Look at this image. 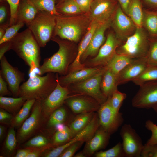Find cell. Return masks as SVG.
<instances>
[{
  "mask_svg": "<svg viewBox=\"0 0 157 157\" xmlns=\"http://www.w3.org/2000/svg\"><path fill=\"white\" fill-rule=\"evenodd\" d=\"M126 97V94L119 91L115 90L111 97H109L112 107L117 113H119L120 109L123 101Z\"/></svg>",
  "mask_w": 157,
  "mask_h": 157,
  "instance_id": "cell-41",
  "label": "cell"
},
{
  "mask_svg": "<svg viewBox=\"0 0 157 157\" xmlns=\"http://www.w3.org/2000/svg\"><path fill=\"white\" fill-rule=\"evenodd\" d=\"M82 12H90L93 0H74Z\"/></svg>",
  "mask_w": 157,
  "mask_h": 157,
  "instance_id": "cell-49",
  "label": "cell"
},
{
  "mask_svg": "<svg viewBox=\"0 0 157 157\" xmlns=\"http://www.w3.org/2000/svg\"><path fill=\"white\" fill-rule=\"evenodd\" d=\"M104 67H88L58 76L59 84L62 86L68 87L72 84L85 80L100 72Z\"/></svg>",
  "mask_w": 157,
  "mask_h": 157,
  "instance_id": "cell-20",
  "label": "cell"
},
{
  "mask_svg": "<svg viewBox=\"0 0 157 157\" xmlns=\"http://www.w3.org/2000/svg\"><path fill=\"white\" fill-rule=\"evenodd\" d=\"M121 44V40L113 34L110 33L107 35L104 44L94 58L90 59L86 64L89 67L106 66L116 53V50Z\"/></svg>",
  "mask_w": 157,
  "mask_h": 157,
  "instance_id": "cell-12",
  "label": "cell"
},
{
  "mask_svg": "<svg viewBox=\"0 0 157 157\" xmlns=\"http://www.w3.org/2000/svg\"><path fill=\"white\" fill-rule=\"evenodd\" d=\"M97 112L99 127L111 135L117 131L123 122L122 114L114 111L110 105L109 97L101 105Z\"/></svg>",
  "mask_w": 157,
  "mask_h": 157,
  "instance_id": "cell-11",
  "label": "cell"
},
{
  "mask_svg": "<svg viewBox=\"0 0 157 157\" xmlns=\"http://www.w3.org/2000/svg\"><path fill=\"white\" fill-rule=\"evenodd\" d=\"M148 67H157V38H151L146 56Z\"/></svg>",
  "mask_w": 157,
  "mask_h": 157,
  "instance_id": "cell-40",
  "label": "cell"
},
{
  "mask_svg": "<svg viewBox=\"0 0 157 157\" xmlns=\"http://www.w3.org/2000/svg\"><path fill=\"white\" fill-rule=\"evenodd\" d=\"M51 148L50 147H44L37 149L32 150L27 156L26 157H38L42 156L46 150Z\"/></svg>",
  "mask_w": 157,
  "mask_h": 157,
  "instance_id": "cell-51",
  "label": "cell"
},
{
  "mask_svg": "<svg viewBox=\"0 0 157 157\" xmlns=\"http://www.w3.org/2000/svg\"><path fill=\"white\" fill-rule=\"evenodd\" d=\"M87 22L83 17L56 16L54 35L62 39L76 42L86 28Z\"/></svg>",
  "mask_w": 157,
  "mask_h": 157,
  "instance_id": "cell-4",
  "label": "cell"
},
{
  "mask_svg": "<svg viewBox=\"0 0 157 157\" xmlns=\"http://www.w3.org/2000/svg\"><path fill=\"white\" fill-rule=\"evenodd\" d=\"M32 150L26 148L19 149L17 151L15 156V157H26L28 154L30 153Z\"/></svg>",
  "mask_w": 157,
  "mask_h": 157,
  "instance_id": "cell-54",
  "label": "cell"
},
{
  "mask_svg": "<svg viewBox=\"0 0 157 157\" xmlns=\"http://www.w3.org/2000/svg\"><path fill=\"white\" fill-rule=\"evenodd\" d=\"M141 157H157V144L152 145H144Z\"/></svg>",
  "mask_w": 157,
  "mask_h": 157,
  "instance_id": "cell-47",
  "label": "cell"
},
{
  "mask_svg": "<svg viewBox=\"0 0 157 157\" xmlns=\"http://www.w3.org/2000/svg\"><path fill=\"white\" fill-rule=\"evenodd\" d=\"M117 5L112 23L117 38L120 40H126L135 32L137 26L129 16Z\"/></svg>",
  "mask_w": 157,
  "mask_h": 157,
  "instance_id": "cell-16",
  "label": "cell"
},
{
  "mask_svg": "<svg viewBox=\"0 0 157 157\" xmlns=\"http://www.w3.org/2000/svg\"></svg>",
  "mask_w": 157,
  "mask_h": 157,
  "instance_id": "cell-62",
  "label": "cell"
},
{
  "mask_svg": "<svg viewBox=\"0 0 157 157\" xmlns=\"http://www.w3.org/2000/svg\"><path fill=\"white\" fill-rule=\"evenodd\" d=\"M104 67L99 73L90 78L82 82L72 85V92L76 94L85 95L95 99L101 105L107 100L101 89L103 74L105 70Z\"/></svg>",
  "mask_w": 157,
  "mask_h": 157,
  "instance_id": "cell-8",
  "label": "cell"
},
{
  "mask_svg": "<svg viewBox=\"0 0 157 157\" xmlns=\"http://www.w3.org/2000/svg\"><path fill=\"white\" fill-rule=\"evenodd\" d=\"M23 23H19L9 26L3 37L0 39V44L11 40L18 33L19 30L24 25Z\"/></svg>",
  "mask_w": 157,
  "mask_h": 157,
  "instance_id": "cell-42",
  "label": "cell"
},
{
  "mask_svg": "<svg viewBox=\"0 0 157 157\" xmlns=\"http://www.w3.org/2000/svg\"><path fill=\"white\" fill-rule=\"evenodd\" d=\"M154 111L157 114V106L152 108Z\"/></svg>",
  "mask_w": 157,
  "mask_h": 157,
  "instance_id": "cell-59",
  "label": "cell"
},
{
  "mask_svg": "<svg viewBox=\"0 0 157 157\" xmlns=\"http://www.w3.org/2000/svg\"><path fill=\"white\" fill-rule=\"evenodd\" d=\"M51 39L58 44L59 49L52 56L44 60L37 74L42 75L51 72H56L62 76L65 75L75 58L71 56L70 46L65 42L58 36L52 37Z\"/></svg>",
  "mask_w": 157,
  "mask_h": 157,
  "instance_id": "cell-3",
  "label": "cell"
},
{
  "mask_svg": "<svg viewBox=\"0 0 157 157\" xmlns=\"http://www.w3.org/2000/svg\"><path fill=\"white\" fill-rule=\"evenodd\" d=\"M0 59L4 56L6 52L11 49L10 40L0 44Z\"/></svg>",
  "mask_w": 157,
  "mask_h": 157,
  "instance_id": "cell-52",
  "label": "cell"
},
{
  "mask_svg": "<svg viewBox=\"0 0 157 157\" xmlns=\"http://www.w3.org/2000/svg\"><path fill=\"white\" fill-rule=\"evenodd\" d=\"M84 142L83 141H78L72 144L63 151L59 157H72L74 156L76 152L81 146Z\"/></svg>",
  "mask_w": 157,
  "mask_h": 157,
  "instance_id": "cell-46",
  "label": "cell"
},
{
  "mask_svg": "<svg viewBox=\"0 0 157 157\" xmlns=\"http://www.w3.org/2000/svg\"><path fill=\"white\" fill-rule=\"evenodd\" d=\"M75 157H86L83 151L80 152L74 156Z\"/></svg>",
  "mask_w": 157,
  "mask_h": 157,
  "instance_id": "cell-58",
  "label": "cell"
},
{
  "mask_svg": "<svg viewBox=\"0 0 157 157\" xmlns=\"http://www.w3.org/2000/svg\"><path fill=\"white\" fill-rule=\"evenodd\" d=\"M56 76V87L46 98L41 101L42 113L45 122L47 121L53 112L62 106L71 93L69 88L63 86L59 84L58 73Z\"/></svg>",
  "mask_w": 157,
  "mask_h": 157,
  "instance_id": "cell-9",
  "label": "cell"
},
{
  "mask_svg": "<svg viewBox=\"0 0 157 157\" xmlns=\"http://www.w3.org/2000/svg\"><path fill=\"white\" fill-rule=\"evenodd\" d=\"M72 138V136L68 126H65L62 129L57 130L52 139L53 147L66 143Z\"/></svg>",
  "mask_w": 157,
  "mask_h": 157,
  "instance_id": "cell-35",
  "label": "cell"
},
{
  "mask_svg": "<svg viewBox=\"0 0 157 157\" xmlns=\"http://www.w3.org/2000/svg\"><path fill=\"white\" fill-rule=\"evenodd\" d=\"M147 67L146 57L134 59L117 76V86L133 81L140 76Z\"/></svg>",
  "mask_w": 157,
  "mask_h": 157,
  "instance_id": "cell-18",
  "label": "cell"
},
{
  "mask_svg": "<svg viewBox=\"0 0 157 157\" xmlns=\"http://www.w3.org/2000/svg\"><path fill=\"white\" fill-rule=\"evenodd\" d=\"M0 60V74L7 83L13 96L19 97L20 84L25 81V74L10 64L4 55Z\"/></svg>",
  "mask_w": 157,
  "mask_h": 157,
  "instance_id": "cell-14",
  "label": "cell"
},
{
  "mask_svg": "<svg viewBox=\"0 0 157 157\" xmlns=\"http://www.w3.org/2000/svg\"><path fill=\"white\" fill-rule=\"evenodd\" d=\"M57 11L61 15L76 14L82 12L74 0H65L56 5Z\"/></svg>",
  "mask_w": 157,
  "mask_h": 157,
  "instance_id": "cell-34",
  "label": "cell"
},
{
  "mask_svg": "<svg viewBox=\"0 0 157 157\" xmlns=\"http://www.w3.org/2000/svg\"><path fill=\"white\" fill-rule=\"evenodd\" d=\"M150 42V39L142 28L137 27L135 33L117 47L116 53L133 59L146 57Z\"/></svg>",
  "mask_w": 157,
  "mask_h": 157,
  "instance_id": "cell-6",
  "label": "cell"
},
{
  "mask_svg": "<svg viewBox=\"0 0 157 157\" xmlns=\"http://www.w3.org/2000/svg\"><path fill=\"white\" fill-rule=\"evenodd\" d=\"M140 87L132 99V106L149 109L157 106V81L147 82Z\"/></svg>",
  "mask_w": 157,
  "mask_h": 157,
  "instance_id": "cell-13",
  "label": "cell"
},
{
  "mask_svg": "<svg viewBox=\"0 0 157 157\" xmlns=\"http://www.w3.org/2000/svg\"><path fill=\"white\" fill-rule=\"evenodd\" d=\"M0 1H5V0H0Z\"/></svg>",
  "mask_w": 157,
  "mask_h": 157,
  "instance_id": "cell-61",
  "label": "cell"
},
{
  "mask_svg": "<svg viewBox=\"0 0 157 157\" xmlns=\"http://www.w3.org/2000/svg\"><path fill=\"white\" fill-rule=\"evenodd\" d=\"M111 20L101 24L95 31L87 47L82 55L80 62L82 64L88 57L96 56L105 41L104 33L110 26Z\"/></svg>",
  "mask_w": 157,
  "mask_h": 157,
  "instance_id": "cell-19",
  "label": "cell"
},
{
  "mask_svg": "<svg viewBox=\"0 0 157 157\" xmlns=\"http://www.w3.org/2000/svg\"><path fill=\"white\" fill-rule=\"evenodd\" d=\"M38 10L45 11L58 16L61 15L56 10V0H29Z\"/></svg>",
  "mask_w": 157,
  "mask_h": 157,
  "instance_id": "cell-36",
  "label": "cell"
},
{
  "mask_svg": "<svg viewBox=\"0 0 157 157\" xmlns=\"http://www.w3.org/2000/svg\"><path fill=\"white\" fill-rule=\"evenodd\" d=\"M9 26L7 25H0V39L3 36L6 29Z\"/></svg>",
  "mask_w": 157,
  "mask_h": 157,
  "instance_id": "cell-56",
  "label": "cell"
},
{
  "mask_svg": "<svg viewBox=\"0 0 157 157\" xmlns=\"http://www.w3.org/2000/svg\"><path fill=\"white\" fill-rule=\"evenodd\" d=\"M15 128L10 126L7 133L4 145V151L7 156L12 154L18 143Z\"/></svg>",
  "mask_w": 157,
  "mask_h": 157,
  "instance_id": "cell-38",
  "label": "cell"
},
{
  "mask_svg": "<svg viewBox=\"0 0 157 157\" xmlns=\"http://www.w3.org/2000/svg\"><path fill=\"white\" fill-rule=\"evenodd\" d=\"M44 122L41 101L36 100L30 115L18 129L16 134L18 143H23L29 140L39 130Z\"/></svg>",
  "mask_w": 157,
  "mask_h": 157,
  "instance_id": "cell-7",
  "label": "cell"
},
{
  "mask_svg": "<svg viewBox=\"0 0 157 157\" xmlns=\"http://www.w3.org/2000/svg\"><path fill=\"white\" fill-rule=\"evenodd\" d=\"M117 76L106 67L101 83V89L104 94L108 98L117 89Z\"/></svg>",
  "mask_w": 157,
  "mask_h": 157,
  "instance_id": "cell-25",
  "label": "cell"
},
{
  "mask_svg": "<svg viewBox=\"0 0 157 157\" xmlns=\"http://www.w3.org/2000/svg\"><path fill=\"white\" fill-rule=\"evenodd\" d=\"M27 100L21 97H11L0 96V108L15 115Z\"/></svg>",
  "mask_w": 157,
  "mask_h": 157,
  "instance_id": "cell-26",
  "label": "cell"
},
{
  "mask_svg": "<svg viewBox=\"0 0 157 157\" xmlns=\"http://www.w3.org/2000/svg\"><path fill=\"white\" fill-rule=\"evenodd\" d=\"M125 157H140L144 145L135 130L129 124L122 127L120 132Z\"/></svg>",
  "mask_w": 157,
  "mask_h": 157,
  "instance_id": "cell-10",
  "label": "cell"
},
{
  "mask_svg": "<svg viewBox=\"0 0 157 157\" xmlns=\"http://www.w3.org/2000/svg\"><path fill=\"white\" fill-rule=\"evenodd\" d=\"M145 127L151 133V137L145 144L150 145L157 144V125L151 120L149 119L146 122Z\"/></svg>",
  "mask_w": 157,
  "mask_h": 157,
  "instance_id": "cell-43",
  "label": "cell"
},
{
  "mask_svg": "<svg viewBox=\"0 0 157 157\" xmlns=\"http://www.w3.org/2000/svg\"><path fill=\"white\" fill-rule=\"evenodd\" d=\"M117 2L116 0H93L90 11V19L101 24L111 20Z\"/></svg>",
  "mask_w": 157,
  "mask_h": 157,
  "instance_id": "cell-15",
  "label": "cell"
},
{
  "mask_svg": "<svg viewBox=\"0 0 157 157\" xmlns=\"http://www.w3.org/2000/svg\"><path fill=\"white\" fill-rule=\"evenodd\" d=\"M143 26L152 38H157V10H144Z\"/></svg>",
  "mask_w": 157,
  "mask_h": 157,
  "instance_id": "cell-30",
  "label": "cell"
},
{
  "mask_svg": "<svg viewBox=\"0 0 157 157\" xmlns=\"http://www.w3.org/2000/svg\"><path fill=\"white\" fill-rule=\"evenodd\" d=\"M94 112L78 114L68 126L72 138L84 129L90 122L95 114Z\"/></svg>",
  "mask_w": 157,
  "mask_h": 157,
  "instance_id": "cell-27",
  "label": "cell"
},
{
  "mask_svg": "<svg viewBox=\"0 0 157 157\" xmlns=\"http://www.w3.org/2000/svg\"><path fill=\"white\" fill-rule=\"evenodd\" d=\"M10 40L13 50L29 67V73L40 67V46L31 31L28 28L18 33Z\"/></svg>",
  "mask_w": 157,
  "mask_h": 157,
  "instance_id": "cell-1",
  "label": "cell"
},
{
  "mask_svg": "<svg viewBox=\"0 0 157 157\" xmlns=\"http://www.w3.org/2000/svg\"><path fill=\"white\" fill-rule=\"evenodd\" d=\"M145 6L149 10H157V0H142Z\"/></svg>",
  "mask_w": 157,
  "mask_h": 157,
  "instance_id": "cell-53",
  "label": "cell"
},
{
  "mask_svg": "<svg viewBox=\"0 0 157 157\" xmlns=\"http://www.w3.org/2000/svg\"><path fill=\"white\" fill-rule=\"evenodd\" d=\"M38 11L29 0H20L15 24L23 23L27 26L35 18Z\"/></svg>",
  "mask_w": 157,
  "mask_h": 157,
  "instance_id": "cell-24",
  "label": "cell"
},
{
  "mask_svg": "<svg viewBox=\"0 0 157 157\" xmlns=\"http://www.w3.org/2000/svg\"><path fill=\"white\" fill-rule=\"evenodd\" d=\"M67 115V111L64 107L61 106L58 108L51 113L48 118L46 125L47 128L55 129L57 125L63 124Z\"/></svg>",
  "mask_w": 157,
  "mask_h": 157,
  "instance_id": "cell-33",
  "label": "cell"
},
{
  "mask_svg": "<svg viewBox=\"0 0 157 157\" xmlns=\"http://www.w3.org/2000/svg\"><path fill=\"white\" fill-rule=\"evenodd\" d=\"M7 85L6 82L0 74V96H5L11 95L12 93L8 90Z\"/></svg>",
  "mask_w": 157,
  "mask_h": 157,
  "instance_id": "cell-50",
  "label": "cell"
},
{
  "mask_svg": "<svg viewBox=\"0 0 157 157\" xmlns=\"http://www.w3.org/2000/svg\"><path fill=\"white\" fill-rule=\"evenodd\" d=\"M111 135L99 127L93 135L86 142L83 151L86 156H90L108 144Z\"/></svg>",
  "mask_w": 157,
  "mask_h": 157,
  "instance_id": "cell-21",
  "label": "cell"
},
{
  "mask_svg": "<svg viewBox=\"0 0 157 157\" xmlns=\"http://www.w3.org/2000/svg\"><path fill=\"white\" fill-rule=\"evenodd\" d=\"M102 24L95 21H92L90 26L78 47L76 57L69 66L67 73L85 67L84 64L80 62L81 57L88 45L96 30Z\"/></svg>",
  "mask_w": 157,
  "mask_h": 157,
  "instance_id": "cell-22",
  "label": "cell"
},
{
  "mask_svg": "<svg viewBox=\"0 0 157 157\" xmlns=\"http://www.w3.org/2000/svg\"><path fill=\"white\" fill-rule=\"evenodd\" d=\"M36 100L35 99L26 100L19 111L13 116L10 124V126L19 129L21 126L30 115Z\"/></svg>",
  "mask_w": 157,
  "mask_h": 157,
  "instance_id": "cell-29",
  "label": "cell"
},
{
  "mask_svg": "<svg viewBox=\"0 0 157 157\" xmlns=\"http://www.w3.org/2000/svg\"><path fill=\"white\" fill-rule=\"evenodd\" d=\"M21 0H7L10 7V17L9 26L15 23L16 15Z\"/></svg>",
  "mask_w": 157,
  "mask_h": 157,
  "instance_id": "cell-45",
  "label": "cell"
},
{
  "mask_svg": "<svg viewBox=\"0 0 157 157\" xmlns=\"http://www.w3.org/2000/svg\"><path fill=\"white\" fill-rule=\"evenodd\" d=\"M13 116L5 110L0 109V123L3 124H10Z\"/></svg>",
  "mask_w": 157,
  "mask_h": 157,
  "instance_id": "cell-48",
  "label": "cell"
},
{
  "mask_svg": "<svg viewBox=\"0 0 157 157\" xmlns=\"http://www.w3.org/2000/svg\"><path fill=\"white\" fill-rule=\"evenodd\" d=\"M10 17V10H8L6 5L1 2L0 6V25L9 26Z\"/></svg>",
  "mask_w": 157,
  "mask_h": 157,
  "instance_id": "cell-44",
  "label": "cell"
},
{
  "mask_svg": "<svg viewBox=\"0 0 157 157\" xmlns=\"http://www.w3.org/2000/svg\"><path fill=\"white\" fill-rule=\"evenodd\" d=\"M95 156L96 157H125L122 143L120 142L109 149L96 152Z\"/></svg>",
  "mask_w": 157,
  "mask_h": 157,
  "instance_id": "cell-39",
  "label": "cell"
},
{
  "mask_svg": "<svg viewBox=\"0 0 157 157\" xmlns=\"http://www.w3.org/2000/svg\"><path fill=\"white\" fill-rule=\"evenodd\" d=\"M133 60L116 53L105 67L110 69L117 76Z\"/></svg>",
  "mask_w": 157,
  "mask_h": 157,
  "instance_id": "cell-31",
  "label": "cell"
},
{
  "mask_svg": "<svg viewBox=\"0 0 157 157\" xmlns=\"http://www.w3.org/2000/svg\"><path fill=\"white\" fill-rule=\"evenodd\" d=\"M99 126L98 114L95 113L91 121L84 129L72 138L68 142L59 146L60 150L63 152L69 146L77 142H86L93 135Z\"/></svg>",
  "mask_w": 157,
  "mask_h": 157,
  "instance_id": "cell-23",
  "label": "cell"
},
{
  "mask_svg": "<svg viewBox=\"0 0 157 157\" xmlns=\"http://www.w3.org/2000/svg\"><path fill=\"white\" fill-rule=\"evenodd\" d=\"M57 84L56 74L49 72L42 76L37 74L30 77L20 86L19 97L26 100L42 101L54 90Z\"/></svg>",
  "mask_w": 157,
  "mask_h": 157,
  "instance_id": "cell-2",
  "label": "cell"
},
{
  "mask_svg": "<svg viewBox=\"0 0 157 157\" xmlns=\"http://www.w3.org/2000/svg\"><path fill=\"white\" fill-rule=\"evenodd\" d=\"M48 146L51 148L53 147L52 139L50 140L42 134L38 135L31 138L23 145L24 148L32 150Z\"/></svg>",
  "mask_w": 157,
  "mask_h": 157,
  "instance_id": "cell-32",
  "label": "cell"
},
{
  "mask_svg": "<svg viewBox=\"0 0 157 157\" xmlns=\"http://www.w3.org/2000/svg\"><path fill=\"white\" fill-rule=\"evenodd\" d=\"M64 103L73 113L77 114L97 112L101 106L97 101L91 97L80 94L70 95Z\"/></svg>",
  "mask_w": 157,
  "mask_h": 157,
  "instance_id": "cell-17",
  "label": "cell"
},
{
  "mask_svg": "<svg viewBox=\"0 0 157 157\" xmlns=\"http://www.w3.org/2000/svg\"><path fill=\"white\" fill-rule=\"evenodd\" d=\"M118 2L122 9L124 12L127 14L128 7L130 0H116Z\"/></svg>",
  "mask_w": 157,
  "mask_h": 157,
  "instance_id": "cell-55",
  "label": "cell"
},
{
  "mask_svg": "<svg viewBox=\"0 0 157 157\" xmlns=\"http://www.w3.org/2000/svg\"><path fill=\"white\" fill-rule=\"evenodd\" d=\"M56 16L46 11L39 10L34 19L27 26L40 47H44L53 37Z\"/></svg>",
  "mask_w": 157,
  "mask_h": 157,
  "instance_id": "cell-5",
  "label": "cell"
},
{
  "mask_svg": "<svg viewBox=\"0 0 157 157\" xmlns=\"http://www.w3.org/2000/svg\"><path fill=\"white\" fill-rule=\"evenodd\" d=\"M64 0H56V2H58V3Z\"/></svg>",
  "mask_w": 157,
  "mask_h": 157,
  "instance_id": "cell-60",
  "label": "cell"
},
{
  "mask_svg": "<svg viewBox=\"0 0 157 157\" xmlns=\"http://www.w3.org/2000/svg\"><path fill=\"white\" fill-rule=\"evenodd\" d=\"M157 81V67H148L138 77L132 81L140 86L147 82Z\"/></svg>",
  "mask_w": 157,
  "mask_h": 157,
  "instance_id": "cell-37",
  "label": "cell"
},
{
  "mask_svg": "<svg viewBox=\"0 0 157 157\" xmlns=\"http://www.w3.org/2000/svg\"><path fill=\"white\" fill-rule=\"evenodd\" d=\"M6 128L3 125H0V140L1 142L3 139L5 135Z\"/></svg>",
  "mask_w": 157,
  "mask_h": 157,
  "instance_id": "cell-57",
  "label": "cell"
},
{
  "mask_svg": "<svg viewBox=\"0 0 157 157\" xmlns=\"http://www.w3.org/2000/svg\"><path fill=\"white\" fill-rule=\"evenodd\" d=\"M127 15L131 19L137 27H142L144 11L140 0H130Z\"/></svg>",
  "mask_w": 157,
  "mask_h": 157,
  "instance_id": "cell-28",
  "label": "cell"
}]
</instances>
